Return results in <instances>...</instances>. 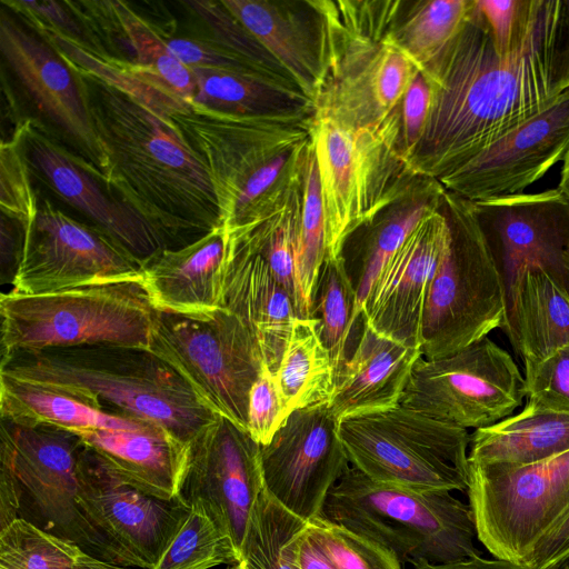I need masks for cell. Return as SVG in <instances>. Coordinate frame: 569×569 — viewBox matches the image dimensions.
<instances>
[{"label":"cell","instance_id":"2e32d148","mask_svg":"<svg viewBox=\"0 0 569 569\" xmlns=\"http://www.w3.org/2000/svg\"><path fill=\"white\" fill-rule=\"evenodd\" d=\"M329 402L293 410L261 446L266 490L308 522L322 516L331 488L350 468Z\"/></svg>","mask_w":569,"mask_h":569},{"label":"cell","instance_id":"f6af8a7d","mask_svg":"<svg viewBox=\"0 0 569 569\" xmlns=\"http://www.w3.org/2000/svg\"><path fill=\"white\" fill-rule=\"evenodd\" d=\"M158 31L170 52L189 69L209 68L261 74L296 83L288 72L257 63L210 36L172 37L163 30Z\"/></svg>","mask_w":569,"mask_h":569},{"label":"cell","instance_id":"ac0fdd59","mask_svg":"<svg viewBox=\"0 0 569 569\" xmlns=\"http://www.w3.org/2000/svg\"><path fill=\"white\" fill-rule=\"evenodd\" d=\"M569 152V89L437 180L469 202L522 193Z\"/></svg>","mask_w":569,"mask_h":569},{"label":"cell","instance_id":"e575fe53","mask_svg":"<svg viewBox=\"0 0 569 569\" xmlns=\"http://www.w3.org/2000/svg\"><path fill=\"white\" fill-rule=\"evenodd\" d=\"M307 525L263 488L251 511L240 549L242 569H298L295 547Z\"/></svg>","mask_w":569,"mask_h":569},{"label":"cell","instance_id":"836d02e7","mask_svg":"<svg viewBox=\"0 0 569 569\" xmlns=\"http://www.w3.org/2000/svg\"><path fill=\"white\" fill-rule=\"evenodd\" d=\"M310 318L317 320V331L330 353L335 380L349 357V339L356 319V291L348 274L343 256H327L313 288Z\"/></svg>","mask_w":569,"mask_h":569},{"label":"cell","instance_id":"7402d4cb","mask_svg":"<svg viewBox=\"0 0 569 569\" xmlns=\"http://www.w3.org/2000/svg\"><path fill=\"white\" fill-rule=\"evenodd\" d=\"M229 232L222 224L197 240L163 249L142 267L141 283L156 310L207 315L222 307Z\"/></svg>","mask_w":569,"mask_h":569},{"label":"cell","instance_id":"5b68a950","mask_svg":"<svg viewBox=\"0 0 569 569\" xmlns=\"http://www.w3.org/2000/svg\"><path fill=\"white\" fill-rule=\"evenodd\" d=\"M322 516L381 543L401 565L481 556L472 510L451 491L385 483L350 467L328 493Z\"/></svg>","mask_w":569,"mask_h":569},{"label":"cell","instance_id":"8d00e7d4","mask_svg":"<svg viewBox=\"0 0 569 569\" xmlns=\"http://www.w3.org/2000/svg\"><path fill=\"white\" fill-rule=\"evenodd\" d=\"M0 569H139L98 559L18 518L0 530Z\"/></svg>","mask_w":569,"mask_h":569},{"label":"cell","instance_id":"8fae6325","mask_svg":"<svg viewBox=\"0 0 569 569\" xmlns=\"http://www.w3.org/2000/svg\"><path fill=\"white\" fill-rule=\"evenodd\" d=\"M467 492L478 540L495 558L526 566L569 509V451L525 466L469 462Z\"/></svg>","mask_w":569,"mask_h":569},{"label":"cell","instance_id":"74e56055","mask_svg":"<svg viewBox=\"0 0 569 569\" xmlns=\"http://www.w3.org/2000/svg\"><path fill=\"white\" fill-rule=\"evenodd\" d=\"M442 190L418 199L378 221L367 234L359 254L346 263L356 291V319L362 320L365 302L388 260L396 253L425 214L441 202Z\"/></svg>","mask_w":569,"mask_h":569},{"label":"cell","instance_id":"7a4b0ae2","mask_svg":"<svg viewBox=\"0 0 569 569\" xmlns=\"http://www.w3.org/2000/svg\"><path fill=\"white\" fill-rule=\"evenodd\" d=\"M77 74L110 158L107 189L144 218L170 249L221 226L206 164L173 120L98 79Z\"/></svg>","mask_w":569,"mask_h":569},{"label":"cell","instance_id":"484cf974","mask_svg":"<svg viewBox=\"0 0 569 569\" xmlns=\"http://www.w3.org/2000/svg\"><path fill=\"white\" fill-rule=\"evenodd\" d=\"M120 476L163 499L181 497L189 443L157 425L138 429L73 430Z\"/></svg>","mask_w":569,"mask_h":569},{"label":"cell","instance_id":"9c48e42d","mask_svg":"<svg viewBox=\"0 0 569 569\" xmlns=\"http://www.w3.org/2000/svg\"><path fill=\"white\" fill-rule=\"evenodd\" d=\"M83 441L69 429L0 418V460L19 490V518L118 566L134 563L87 519L78 505V457Z\"/></svg>","mask_w":569,"mask_h":569},{"label":"cell","instance_id":"d590c367","mask_svg":"<svg viewBox=\"0 0 569 569\" xmlns=\"http://www.w3.org/2000/svg\"><path fill=\"white\" fill-rule=\"evenodd\" d=\"M302 190V189H301ZM301 192L276 216L251 228L229 231L232 239L261 256L291 295L298 318H310L298 278Z\"/></svg>","mask_w":569,"mask_h":569},{"label":"cell","instance_id":"b9f144b4","mask_svg":"<svg viewBox=\"0 0 569 569\" xmlns=\"http://www.w3.org/2000/svg\"><path fill=\"white\" fill-rule=\"evenodd\" d=\"M390 30L381 38L365 72L369 100L381 119L400 106L406 91L420 72Z\"/></svg>","mask_w":569,"mask_h":569},{"label":"cell","instance_id":"52a82bcc","mask_svg":"<svg viewBox=\"0 0 569 569\" xmlns=\"http://www.w3.org/2000/svg\"><path fill=\"white\" fill-rule=\"evenodd\" d=\"M450 241L427 298L421 355L448 357L502 327L501 280L470 203L442 190Z\"/></svg>","mask_w":569,"mask_h":569},{"label":"cell","instance_id":"f5cc1de1","mask_svg":"<svg viewBox=\"0 0 569 569\" xmlns=\"http://www.w3.org/2000/svg\"><path fill=\"white\" fill-rule=\"evenodd\" d=\"M551 77L558 93L569 89V0H557Z\"/></svg>","mask_w":569,"mask_h":569},{"label":"cell","instance_id":"d6986e66","mask_svg":"<svg viewBox=\"0 0 569 569\" xmlns=\"http://www.w3.org/2000/svg\"><path fill=\"white\" fill-rule=\"evenodd\" d=\"M0 49L38 109L70 138L107 188L110 158L96 131L79 76L50 44L4 10L0 14Z\"/></svg>","mask_w":569,"mask_h":569},{"label":"cell","instance_id":"60d3db41","mask_svg":"<svg viewBox=\"0 0 569 569\" xmlns=\"http://www.w3.org/2000/svg\"><path fill=\"white\" fill-rule=\"evenodd\" d=\"M327 257L326 216L312 141L308 146L301 190L298 278L309 308L320 268Z\"/></svg>","mask_w":569,"mask_h":569},{"label":"cell","instance_id":"f907efd6","mask_svg":"<svg viewBox=\"0 0 569 569\" xmlns=\"http://www.w3.org/2000/svg\"><path fill=\"white\" fill-rule=\"evenodd\" d=\"M3 6L19 13L26 22L52 28L72 38L88 41V34L66 2L2 1Z\"/></svg>","mask_w":569,"mask_h":569},{"label":"cell","instance_id":"6da1fadb","mask_svg":"<svg viewBox=\"0 0 569 569\" xmlns=\"http://www.w3.org/2000/svg\"><path fill=\"white\" fill-rule=\"evenodd\" d=\"M557 0L529 39L501 56L476 3L457 37L420 71L431 88L423 134L409 163L437 181L546 108L559 93L551 77Z\"/></svg>","mask_w":569,"mask_h":569},{"label":"cell","instance_id":"d6a6232c","mask_svg":"<svg viewBox=\"0 0 569 569\" xmlns=\"http://www.w3.org/2000/svg\"><path fill=\"white\" fill-rule=\"evenodd\" d=\"M0 418L69 430L138 429L148 425L109 415L69 396L3 376H0Z\"/></svg>","mask_w":569,"mask_h":569},{"label":"cell","instance_id":"6f0895ef","mask_svg":"<svg viewBox=\"0 0 569 569\" xmlns=\"http://www.w3.org/2000/svg\"><path fill=\"white\" fill-rule=\"evenodd\" d=\"M546 569H569V556L565 557L560 561L553 563Z\"/></svg>","mask_w":569,"mask_h":569},{"label":"cell","instance_id":"11a10c76","mask_svg":"<svg viewBox=\"0 0 569 569\" xmlns=\"http://www.w3.org/2000/svg\"><path fill=\"white\" fill-rule=\"evenodd\" d=\"M412 569H530L526 566L503 560V559H483L481 556L468 558L448 563H430L420 561L412 566Z\"/></svg>","mask_w":569,"mask_h":569},{"label":"cell","instance_id":"8992f818","mask_svg":"<svg viewBox=\"0 0 569 569\" xmlns=\"http://www.w3.org/2000/svg\"><path fill=\"white\" fill-rule=\"evenodd\" d=\"M156 309L141 281L0 297L1 356L90 345L149 349Z\"/></svg>","mask_w":569,"mask_h":569},{"label":"cell","instance_id":"ffe728a7","mask_svg":"<svg viewBox=\"0 0 569 569\" xmlns=\"http://www.w3.org/2000/svg\"><path fill=\"white\" fill-rule=\"evenodd\" d=\"M449 241L450 228L440 202L425 214L376 279L362 310L372 330L408 347H421L427 298Z\"/></svg>","mask_w":569,"mask_h":569},{"label":"cell","instance_id":"e0dca14e","mask_svg":"<svg viewBox=\"0 0 569 569\" xmlns=\"http://www.w3.org/2000/svg\"><path fill=\"white\" fill-rule=\"evenodd\" d=\"M264 488L261 446L227 418L204 425L189 442L181 496L199 503L240 549L253 506Z\"/></svg>","mask_w":569,"mask_h":569},{"label":"cell","instance_id":"c3c4849f","mask_svg":"<svg viewBox=\"0 0 569 569\" xmlns=\"http://www.w3.org/2000/svg\"><path fill=\"white\" fill-rule=\"evenodd\" d=\"M289 415L277 377L264 365L250 391L247 432L264 446Z\"/></svg>","mask_w":569,"mask_h":569},{"label":"cell","instance_id":"7c38bea8","mask_svg":"<svg viewBox=\"0 0 569 569\" xmlns=\"http://www.w3.org/2000/svg\"><path fill=\"white\" fill-rule=\"evenodd\" d=\"M526 381L511 355L489 337L440 359L420 357L400 405L463 429L485 428L522 405Z\"/></svg>","mask_w":569,"mask_h":569},{"label":"cell","instance_id":"277c9868","mask_svg":"<svg viewBox=\"0 0 569 569\" xmlns=\"http://www.w3.org/2000/svg\"><path fill=\"white\" fill-rule=\"evenodd\" d=\"M309 133L323 199L327 256L338 257L360 227L373 223L422 178L403 153L400 106L386 120L365 127L313 114Z\"/></svg>","mask_w":569,"mask_h":569},{"label":"cell","instance_id":"ba28073f","mask_svg":"<svg viewBox=\"0 0 569 569\" xmlns=\"http://www.w3.org/2000/svg\"><path fill=\"white\" fill-rule=\"evenodd\" d=\"M338 436L351 467L416 490H467L470 435L401 405L341 418Z\"/></svg>","mask_w":569,"mask_h":569},{"label":"cell","instance_id":"681fc988","mask_svg":"<svg viewBox=\"0 0 569 569\" xmlns=\"http://www.w3.org/2000/svg\"><path fill=\"white\" fill-rule=\"evenodd\" d=\"M430 106L431 88L423 74L419 72L400 103L402 148L408 161L423 134Z\"/></svg>","mask_w":569,"mask_h":569},{"label":"cell","instance_id":"cb8c5ba5","mask_svg":"<svg viewBox=\"0 0 569 569\" xmlns=\"http://www.w3.org/2000/svg\"><path fill=\"white\" fill-rule=\"evenodd\" d=\"M420 357V348L377 333L362 318L358 342L336 376L335 392L329 402L333 416L340 420L400 405Z\"/></svg>","mask_w":569,"mask_h":569},{"label":"cell","instance_id":"4fadbf2b","mask_svg":"<svg viewBox=\"0 0 569 569\" xmlns=\"http://www.w3.org/2000/svg\"><path fill=\"white\" fill-rule=\"evenodd\" d=\"M469 203L501 280V330L512 347L518 292L527 269H545L569 295V200L557 188Z\"/></svg>","mask_w":569,"mask_h":569},{"label":"cell","instance_id":"f546056e","mask_svg":"<svg viewBox=\"0 0 569 569\" xmlns=\"http://www.w3.org/2000/svg\"><path fill=\"white\" fill-rule=\"evenodd\" d=\"M77 73L92 77L126 93L161 117L172 119L192 103L174 93L160 79L139 66L52 28L29 23Z\"/></svg>","mask_w":569,"mask_h":569},{"label":"cell","instance_id":"44dd1931","mask_svg":"<svg viewBox=\"0 0 569 569\" xmlns=\"http://www.w3.org/2000/svg\"><path fill=\"white\" fill-rule=\"evenodd\" d=\"M23 146L30 169L37 170L61 199L142 264L159 251L170 249L144 218L106 188L84 160L67 151L32 119H24Z\"/></svg>","mask_w":569,"mask_h":569},{"label":"cell","instance_id":"4316f807","mask_svg":"<svg viewBox=\"0 0 569 569\" xmlns=\"http://www.w3.org/2000/svg\"><path fill=\"white\" fill-rule=\"evenodd\" d=\"M221 4L291 76L313 102L322 80L321 26L312 31L305 11L289 2L221 0ZM321 22V21H320Z\"/></svg>","mask_w":569,"mask_h":569},{"label":"cell","instance_id":"83f0119b","mask_svg":"<svg viewBox=\"0 0 569 569\" xmlns=\"http://www.w3.org/2000/svg\"><path fill=\"white\" fill-rule=\"evenodd\" d=\"M193 103L208 109L283 122H301L315 112L313 102L292 82L267 76L191 68Z\"/></svg>","mask_w":569,"mask_h":569},{"label":"cell","instance_id":"ab89813d","mask_svg":"<svg viewBox=\"0 0 569 569\" xmlns=\"http://www.w3.org/2000/svg\"><path fill=\"white\" fill-rule=\"evenodd\" d=\"M190 506L178 533L151 569H211L239 563L231 538L199 503Z\"/></svg>","mask_w":569,"mask_h":569},{"label":"cell","instance_id":"9f6ffc18","mask_svg":"<svg viewBox=\"0 0 569 569\" xmlns=\"http://www.w3.org/2000/svg\"><path fill=\"white\" fill-rule=\"evenodd\" d=\"M558 189L567 197L569 200V152L563 159V166L561 170V178L558 186Z\"/></svg>","mask_w":569,"mask_h":569},{"label":"cell","instance_id":"f35d334b","mask_svg":"<svg viewBox=\"0 0 569 569\" xmlns=\"http://www.w3.org/2000/svg\"><path fill=\"white\" fill-rule=\"evenodd\" d=\"M475 3L476 0L415 2L403 20L392 24L390 32L422 71L462 30Z\"/></svg>","mask_w":569,"mask_h":569},{"label":"cell","instance_id":"d4e9b609","mask_svg":"<svg viewBox=\"0 0 569 569\" xmlns=\"http://www.w3.org/2000/svg\"><path fill=\"white\" fill-rule=\"evenodd\" d=\"M86 29L90 43L132 62L193 103L194 79L168 49L158 29L122 1H64Z\"/></svg>","mask_w":569,"mask_h":569},{"label":"cell","instance_id":"1f68e13d","mask_svg":"<svg viewBox=\"0 0 569 569\" xmlns=\"http://www.w3.org/2000/svg\"><path fill=\"white\" fill-rule=\"evenodd\" d=\"M315 318H296L279 368L274 373L289 413L330 402L335 368L317 331Z\"/></svg>","mask_w":569,"mask_h":569},{"label":"cell","instance_id":"7bdbcfd3","mask_svg":"<svg viewBox=\"0 0 569 569\" xmlns=\"http://www.w3.org/2000/svg\"><path fill=\"white\" fill-rule=\"evenodd\" d=\"M307 530L337 569H403L385 546L323 516L308 521Z\"/></svg>","mask_w":569,"mask_h":569},{"label":"cell","instance_id":"7dc6e473","mask_svg":"<svg viewBox=\"0 0 569 569\" xmlns=\"http://www.w3.org/2000/svg\"><path fill=\"white\" fill-rule=\"evenodd\" d=\"M527 401L569 412V345L543 361L525 367Z\"/></svg>","mask_w":569,"mask_h":569},{"label":"cell","instance_id":"bcb514c9","mask_svg":"<svg viewBox=\"0 0 569 569\" xmlns=\"http://www.w3.org/2000/svg\"><path fill=\"white\" fill-rule=\"evenodd\" d=\"M545 0H476V7L501 56L518 50L529 39L540 18Z\"/></svg>","mask_w":569,"mask_h":569},{"label":"cell","instance_id":"4dcf8cb0","mask_svg":"<svg viewBox=\"0 0 569 569\" xmlns=\"http://www.w3.org/2000/svg\"><path fill=\"white\" fill-rule=\"evenodd\" d=\"M569 345V295L542 268L526 270L516 308L515 352L533 366Z\"/></svg>","mask_w":569,"mask_h":569},{"label":"cell","instance_id":"30bf717a","mask_svg":"<svg viewBox=\"0 0 569 569\" xmlns=\"http://www.w3.org/2000/svg\"><path fill=\"white\" fill-rule=\"evenodd\" d=\"M149 350L217 413L247 431L251 388L264 366L250 328L224 307L200 316L156 310Z\"/></svg>","mask_w":569,"mask_h":569},{"label":"cell","instance_id":"603a6c76","mask_svg":"<svg viewBox=\"0 0 569 569\" xmlns=\"http://www.w3.org/2000/svg\"><path fill=\"white\" fill-rule=\"evenodd\" d=\"M222 307L250 328L264 365L276 373L293 320L298 318L296 305L268 262L232 239L230 233L223 271Z\"/></svg>","mask_w":569,"mask_h":569},{"label":"cell","instance_id":"9a60e30c","mask_svg":"<svg viewBox=\"0 0 569 569\" xmlns=\"http://www.w3.org/2000/svg\"><path fill=\"white\" fill-rule=\"evenodd\" d=\"M78 505L87 519L139 569H151L184 522L190 503L163 499L120 476L83 443L78 457Z\"/></svg>","mask_w":569,"mask_h":569},{"label":"cell","instance_id":"ee69618b","mask_svg":"<svg viewBox=\"0 0 569 569\" xmlns=\"http://www.w3.org/2000/svg\"><path fill=\"white\" fill-rule=\"evenodd\" d=\"M24 120L0 147V206L2 216L19 224L23 234L33 222L39 200L30 180L24 153Z\"/></svg>","mask_w":569,"mask_h":569},{"label":"cell","instance_id":"db71d44e","mask_svg":"<svg viewBox=\"0 0 569 569\" xmlns=\"http://www.w3.org/2000/svg\"><path fill=\"white\" fill-rule=\"evenodd\" d=\"M295 551L298 569H337L307 529L298 537Z\"/></svg>","mask_w":569,"mask_h":569},{"label":"cell","instance_id":"3957f363","mask_svg":"<svg viewBox=\"0 0 569 569\" xmlns=\"http://www.w3.org/2000/svg\"><path fill=\"white\" fill-rule=\"evenodd\" d=\"M0 376L77 399L112 416L160 426L183 442L217 413L149 349L90 345L1 356Z\"/></svg>","mask_w":569,"mask_h":569},{"label":"cell","instance_id":"816d5d0a","mask_svg":"<svg viewBox=\"0 0 569 569\" xmlns=\"http://www.w3.org/2000/svg\"><path fill=\"white\" fill-rule=\"evenodd\" d=\"M567 556H569V509L536 543L526 567L546 569Z\"/></svg>","mask_w":569,"mask_h":569},{"label":"cell","instance_id":"680465c9","mask_svg":"<svg viewBox=\"0 0 569 569\" xmlns=\"http://www.w3.org/2000/svg\"><path fill=\"white\" fill-rule=\"evenodd\" d=\"M226 569H242V567L240 563H234L227 566Z\"/></svg>","mask_w":569,"mask_h":569},{"label":"cell","instance_id":"5bb4252c","mask_svg":"<svg viewBox=\"0 0 569 569\" xmlns=\"http://www.w3.org/2000/svg\"><path fill=\"white\" fill-rule=\"evenodd\" d=\"M143 264L93 226L39 201L10 291L37 295L142 280Z\"/></svg>","mask_w":569,"mask_h":569},{"label":"cell","instance_id":"f1b7e54d","mask_svg":"<svg viewBox=\"0 0 569 569\" xmlns=\"http://www.w3.org/2000/svg\"><path fill=\"white\" fill-rule=\"evenodd\" d=\"M471 463L525 466L569 451V412L539 407L525 408L470 435Z\"/></svg>","mask_w":569,"mask_h":569}]
</instances>
